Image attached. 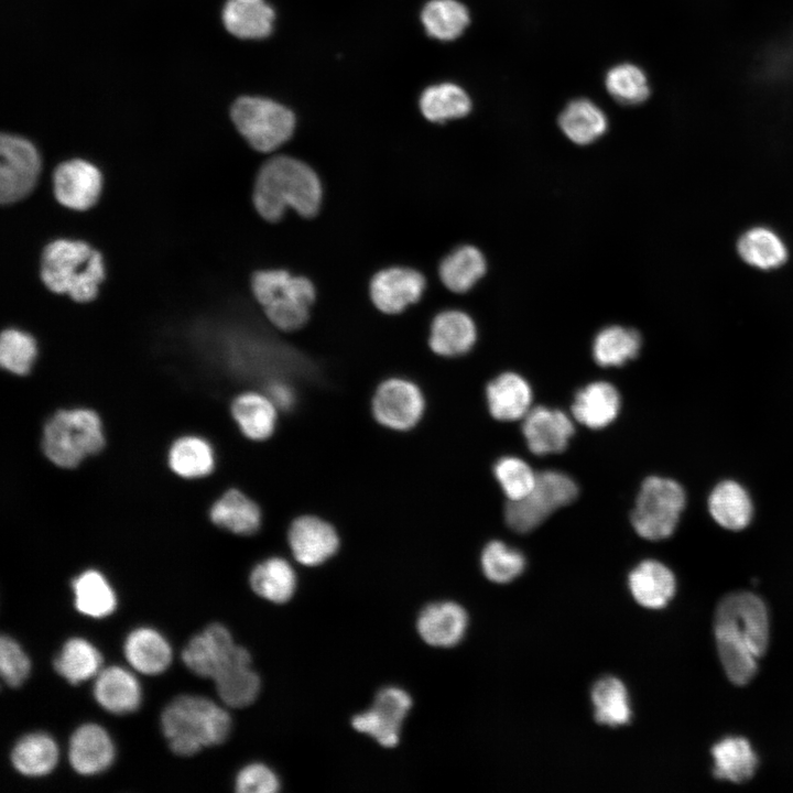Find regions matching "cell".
Instances as JSON below:
<instances>
[{
  "label": "cell",
  "instance_id": "6da1fadb",
  "mask_svg": "<svg viewBox=\"0 0 793 793\" xmlns=\"http://www.w3.org/2000/svg\"><path fill=\"white\" fill-rule=\"evenodd\" d=\"M714 629L726 675L736 685L747 684L754 676L758 660L769 642L764 602L748 591L727 595L717 606Z\"/></svg>",
  "mask_w": 793,
  "mask_h": 793
},
{
  "label": "cell",
  "instance_id": "7a4b0ae2",
  "mask_svg": "<svg viewBox=\"0 0 793 793\" xmlns=\"http://www.w3.org/2000/svg\"><path fill=\"white\" fill-rule=\"evenodd\" d=\"M322 184L304 162L275 156L260 169L253 191V204L262 218L276 221L292 208L303 217L314 216L322 203Z\"/></svg>",
  "mask_w": 793,
  "mask_h": 793
},
{
  "label": "cell",
  "instance_id": "3957f363",
  "mask_svg": "<svg viewBox=\"0 0 793 793\" xmlns=\"http://www.w3.org/2000/svg\"><path fill=\"white\" fill-rule=\"evenodd\" d=\"M161 726L171 750L189 757L204 747L222 743L230 732L231 718L225 708L206 697L182 695L164 708Z\"/></svg>",
  "mask_w": 793,
  "mask_h": 793
},
{
  "label": "cell",
  "instance_id": "277c9868",
  "mask_svg": "<svg viewBox=\"0 0 793 793\" xmlns=\"http://www.w3.org/2000/svg\"><path fill=\"white\" fill-rule=\"evenodd\" d=\"M105 278L101 254L83 241L58 239L42 254L41 279L55 293H66L76 302H89Z\"/></svg>",
  "mask_w": 793,
  "mask_h": 793
},
{
  "label": "cell",
  "instance_id": "5b68a950",
  "mask_svg": "<svg viewBox=\"0 0 793 793\" xmlns=\"http://www.w3.org/2000/svg\"><path fill=\"white\" fill-rule=\"evenodd\" d=\"M42 444L52 463L75 467L104 447L101 421L88 409L59 410L45 424Z\"/></svg>",
  "mask_w": 793,
  "mask_h": 793
},
{
  "label": "cell",
  "instance_id": "8992f818",
  "mask_svg": "<svg viewBox=\"0 0 793 793\" xmlns=\"http://www.w3.org/2000/svg\"><path fill=\"white\" fill-rule=\"evenodd\" d=\"M686 504L682 484L665 476H649L640 486L630 522L641 537L661 541L675 532Z\"/></svg>",
  "mask_w": 793,
  "mask_h": 793
},
{
  "label": "cell",
  "instance_id": "52a82bcc",
  "mask_svg": "<svg viewBox=\"0 0 793 793\" xmlns=\"http://www.w3.org/2000/svg\"><path fill=\"white\" fill-rule=\"evenodd\" d=\"M427 402L421 385L405 376L381 379L369 398V413L382 430L393 434H409L422 423Z\"/></svg>",
  "mask_w": 793,
  "mask_h": 793
},
{
  "label": "cell",
  "instance_id": "ba28073f",
  "mask_svg": "<svg viewBox=\"0 0 793 793\" xmlns=\"http://www.w3.org/2000/svg\"><path fill=\"white\" fill-rule=\"evenodd\" d=\"M578 496L576 482L558 470L537 474L531 492L521 500L508 501L504 520L518 533H528L542 524L557 509L571 504Z\"/></svg>",
  "mask_w": 793,
  "mask_h": 793
},
{
  "label": "cell",
  "instance_id": "9c48e42d",
  "mask_svg": "<svg viewBox=\"0 0 793 793\" xmlns=\"http://www.w3.org/2000/svg\"><path fill=\"white\" fill-rule=\"evenodd\" d=\"M231 119L257 151L271 152L290 139L295 128L293 112L281 104L260 97H241L231 107Z\"/></svg>",
  "mask_w": 793,
  "mask_h": 793
},
{
  "label": "cell",
  "instance_id": "30bf717a",
  "mask_svg": "<svg viewBox=\"0 0 793 793\" xmlns=\"http://www.w3.org/2000/svg\"><path fill=\"white\" fill-rule=\"evenodd\" d=\"M286 541L294 560L314 567L334 557L340 547L337 528L316 512L295 514L286 530Z\"/></svg>",
  "mask_w": 793,
  "mask_h": 793
},
{
  "label": "cell",
  "instance_id": "8fae6325",
  "mask_svg": "<svg viewBox=\"0 0 793 793\" xmlns=\"http://www.w3.org/2000/svg\"><path fill=\"white\" fill-rule=\"evenodd\" d=\"M0 202L11 204L33 189L41 169L34 145L17 135L2 134L0 140Z\"/></svg>",
  "mask_w": 793,
  "mask_h": 793
},
{
  "label": "cell",
  "instance_id": "7c38bea8",
  "mask_svg": "<svg viewBox=\"0 0 793 793\" xmlns=\"http://www.w3.org/2000/svg\"><path fill=\"white\" fill-rule=\"evenodd\" d=\"M411 706L412 699L404 689L384 687L376 695L371 708L356 715L351 725L381 746L391 748L399 742L401 727Z\"/></svg>",
  "mask_w": 793,
  "mask_h": 793
},
{
  "label": "cell",
  "instance_id": "4fadbf2b",
  "mask_svg": "<svg viewBox=\"0 0 793 793\" xmlns=\"http://www.w3.org/2000/svg\"><path fill=\"white\" fill-rule=\"evenodd\" d=\"M315 287L305 276L286 273L261 305L270 323L282 332H295L308 321Z\"/></svg>",
  "mask_w": 793,
  "mask_h": 793
},
{
  "label": "cell",
  "instance_id": "5bb4252c",
  "mask_svg": "<svg viewBox=\"0 0 793 793\" xmlns=\"http://www.w3.org/2000/svg\"><path fill=\"white\" fill-rule=\"evenodd\" d=\"M230 414L240 433L254 443L271 441L281 424V412L271 398L259 390L237 394L230 404Z\"/></svg>",
  "mask_w": 793,
  "mask_h": 793
},
{
  "label": "cell",
  "instance_id": "9a60e30c",
  "mask_svg": "<svg viewBox=\"0 0 793 793\" xmlns=\"http://www.w3.org/2000/svg\"><path fill=\"white\" fill-rule=\"evenodd\" d=\"M706 509L710 519L721 529L740 532L754 518V501L749 489L739 480L725 478L708 492Z\"/></svg>",
  "mask_w": 793,
  "mask_h": 793
},
{
  "label": "cell",
  "instance_id": "2e32d148",
  "mask_svg": "<svg viewBox=\"0 0 793 793\" xmlns=\"http://www.w3.org/2000/svg\"><path fill=\"white\" fill-rule=\"evenodd\" d=\"M237 648L226 627L211 623L187 642L182 651V660L197 676L213 680L233 656Z\"/></svg>",
  "mask_w": 793,
  "mask_h": 793
},
{
  "label": "cell",
  "instance_id": "e0dca14e",
  "mask_svg": "<svg viewBox=\"0 0 793 793\" xmlns=\"http://www.w3.org/2000/svg\"><path fill=\"white\" fill-rule=\"evenodd\" d=\"M425 289L424 276L410 268L392 267L379 271L370 282V296L384 314H399L417 302Z\"/></svg>",
  "mask_w": 793,
  "mask_h": 793
},
{
  "label": "cell",
  "instance_id": "ac0fdd59",
  "mask_svg": "<svg viewBox=\"0 0 793 793\" xmlns=\"http://www.w3.org/2000/svg\"><path fill=\"white\" fill-rule=\"evenodd\" d=\"M54 194L58 203L86 210L98 199L101 174L93 164L76 159L61 163L53 174Z\"/></svg>",
  "mask_w": 793,
  "mask_h": 793
},
{
  "label": "cell",
  "instance_id": "d6986e66",
  "mask_svg": "<svg viewBox=\"0 0 793 793\" xmlns=\"http://www.w3.org/2000/svg\"><path fill=\"white\" fill-rule=\"evenodd\" d=\"M574 431L572 420L561 410L536 406L523 417L522 433L535 455L564 452Z\"/></svg>",
  "mask_w": 793,
  "mask_h": 793
},
{
  "label": "cell",
  "instance_id": "ffe728a7",
  "mask_svg": "<svg viewBox=\"0 0 793 793\" xmlns=\"http://www.w3.org/2000/svg\"><path fill=\"white\" fill-rule=\"evenodd\" d=\"M115 759V746L108 732L97 724H84L72 735L68 760L82 775H94L107 770Z\"/></svg>",
  "mask_w": 793,
  "mask_h": 793
},
{
  "label": "cell",
  "instance_id": "44dd1931",
  "mask_svg": "<svg viewBox=\"0 0 793 793\" xmlns=\"http://www.w3.org/2000/svg\"><path fill=\"white\" fill-rule=\"evenodd\" d=\"M213 681L222 703L232 708L249 706L260 691V677L251 667L250 653L239 645Z\"/></svg>",
  "mask_w": 793,
  "mask_h": 793
},
{
  "label": "cell",
  "instance_id": "7402d4cb",
  "mask_svg": "<svg viewBox=\"0 0 793 793\" xmlns=\"http://www.w3.org/2000/svg\"><path fill=\"white\" fill-rule=\"evenodd\" d=\"M468 626L465 609L453 601L435 602L420 613L416 628L430 645L450 648L460 642Z\"/></svg>",
  "mask_w": 793,
  "mask_h": 793
},
{
  "label": "cell",
  "instance_id": "603a6c76",
  "mask_svg": "<svg viewBox=\"0 0 793 793\" xmlns=\"http://www.w3.org/2000/svg\"><path fill=\"white\" fill-rule=\"evenodd\" d=\"M209 515L214 524L237 535L257 533L264 520L260 504L237 488L226 490L211 506Z\"/></svg>",
  "mask_w": 793,
  "mask_h": 793
},
{
  "label": "cell",
  "instance_id": "cb8c5ba5",
  "mask_svg": "<svg viewBox=\"0 0 793 793\" xmlns=\"http://www.w3.org/2000/svg\"><path fill=\"white\" fill-rule=\"evenodd\" d=\"M477 330L472 319L460 311H445L435 316L431 325L428 346L441 357L465 355L475 345Z\"/></svg>",
  "mask_w": 793,
  "mask_h": 793
},
{
  "label": "cell",
  "instance_id": "d4e9b609",
  "mask_svg": "<svg viewBox=\"0 0 793 793\" xmlns=\"http://www.w3.org/2000/svg\"><path fill=\"white\" fill-rule=\"evenodd\" d=\"M628 584L636 601L650 609L665 607L676 589L673 572L656 560H644L636 566L629 574Z\"/></svg>",
  "mask_w": 793,
  "mask_h": 793
},
{
  "label": "cell",
  "instance_id": "484cf974",
  "mask_svg": "<svg viewBox=\"0 0 793 793\" xmlns=\"http://www.w3.org/2000/svg\"><path fill=\"white\" fill-rule=\"evenodd\" d=\"M486 397L490 414L499 421L523 420L531 410V387L515 372H503L491 380Z\"/></svg>",
  "mask_w": 793,
  "mask_h": 793
},
{
  "label": "cell",
  "instance_id": "4316f807",
  "mask_svg": "<svg viewBox=\"0 0 793 793\" xmlns=\"http://www.w3.org/2000/svg\"><path fill=\"white\" fill-rule=\"evenodd\" d=\"M96 702L107 711L132 713L140 706L141 687L135 676L120 666H109L97 674L93 688Z\"/></svg>",
  "mask_w": 793,
  "mask_h": 793
},
{
  "label": "cell",
  "instance_id": "83f0119b",
  "mask_svg": "<svg viewBox=\"0 0 793 793\" xmlns=\"http://www.w3.org/2000/svg\"><path fill=\"white\" fill-rule=\"evenodd\" d=\"M620 405V394L611 383L595 381L575 394L572 414L580 424L599 430L616 420Z\"/></svg>",
  "mask_w": 793,
  "mask_h": 793
},
{
  "label": "cell",
  "instance_id": "f1b7e54d",
  "mask_svg": "<svg viewBox=\"0 0 793 793\" xmlns=\"http://www.w3.org/2000/svg\"><path fill=\"white\" fill-rule=\"evenodd\" d=\"M123 649L129 664L146 675L164 672L172 661L170 643L152 628L140 627L131 631L124 641Z\"/></svg>",
  "mask_w": 793,
  "mask_h": 793
},
{
  "label": "cell",
  "instance_id": "f546056e",
  "mask_svg": "<svg viewBox=\"0 0 793 793\" xmlns=\"http://www.w3.org/2000/svg\"><path fill=\"white\" fill-rule=\"evenodd\" d=\"M222 21L237 37L263 39L272 32L274 11L264 0H228Z\"/></svg>",
  "mask_w": 793,
  "mask_h": 793
},
{
  "label": "cell",
  "instance_id": "4dcf8cb0",
  "mask_svg": "<svg viewBox=\"0 0 793 793\" xmlns=\"http://www.w3.org/2000/svg\"><path fill=\"white\" fill-rule=\"evenodd\" d=\"M250 586L260 597L283 604L290 600L296 588V574L289 561L270 556L258 563L250 573Z\"/></svg>",
  "mask_w": 793,
  "mask_h": 793
},
{
  "label": "cell",
  "instance_id": "1f68e13d",
  "mask_svg": "<svg viewBox=\"0 0 793 793\" xmlns=\"http://www.w3.org/2000/svg\"><path fill=\"white\" fill-rule=\"evenodd\" d=\"M58 761L55 740L44 732L20 738L11 751L13 768L26 776H43L53 771Z\"/></svg>",
  "mask_w": 793,
  "mask_h": 793
},
{
  "label": "cell",
  "instance_id": "d6a6232c",
  "mask_svg": "<svg viewBox=\"0 0 793 793\" xmlns=\"http://www.w3.org/2000/svg\"><path fill=\"white\" fill-rule=\"evenodd\" d=\"M714 775L717 779L740 783L749 780L758 765V758L748 740L728 737L711 748Z\"/></svg>",
  "mask_w": 793,
  "mask_h": 793
},
{
  "label": "cell",
  "instance_id": "836d02e7",
  "mask_svg": "<svg viewBox=\"0 0 793 793\" xmlns=\"http://www.w3.org/2000/svg\"><path fill=\"white\" fill-rule=\"evenodd\" d=\"M74 605L80 613L104 618L111 615L117 606L115 590L106 577L96 569H87L72 582Z\"/></svg>",
  "mask_w": 793,
  "mask_h": 793
},
{
  "label": "cell",
  "instance_id": "e575fe53",
  "mask_svg": "<svg viewBox=\"0 0 793 793\" xmlns=\"http://www.w3.org/2000/svg\"><path fill=\"white\" fill-rule=\"evenodd\" d=\"M558 124L574 143L585 145L597 140L607 129L601 109L588 99H575L562 111Z\"/></svg>",
  "mask_w": 793,
  "mask_h": 793
},
{
  "label": "cell",
  "instance_id": "d590c367",
  "mask_svg": "<svg viewBox=\"0 0 793 793\" xmlns=\"http://www.w3.org/2000/svg\"><path fill=\"white\" fill-rule=\"evenodd\" d=\"M101 663L97 648L78 637L68 639L53 662L55 671L74 685L97 675Z\"/></svg>",
  "mask_w": 793,
  "mask_h": 793
},
{
  "label": "cell",
  "instance_id": "8d00e7d4",
  "mask_svg": "<svg viewBox=\"0 0 793 793\" xmlns=\"http://www.w3.org/2000/svg\"><path fill=\"white\" fill-rule=\"evenodd\" d=\"M170 468L183 478H198L209 475L215 467L211 445L198 436H183L169 450Z\"/></svg>",
  "mask_w": 793,
  "mask_h": 793
},
{
  "label": "cell",
  "instance_id": "74e56055",
  "mask_svg": "<svg viewBox=\"0 0 793 793\" xmlns=\"http://www.w3.org/2000/svg\"><path fill=\"white\" fill-rule=\"evenodd\" d=\"M485 272V258L471 246L455 249L439 265L442 282L447 289L457 293L470 290Z\"/></svg>",
  "mask_w": 793,
  "mask_h": 793
},
{
  "label": "cell",
  "instance_id": "f35d334b",
  "mask_svg": "<svg viewBox=\"0 0 793 793\" xmlns=\"http://www.w3.org/2000/svg\"><path fill=\"white\" fill-rule=\"evenodd\" d=\"M641 343V336L637 330L609 326L595 337L593 356L601 367H620L638 356Z\"/></svg>",
  "mask_w": 793,
  "mask_h": 793
},
{
  "label": "cell",
  "instance_id": "ab89813d",
  "mask_svg": "<svg viewBox=\"0 0 793 793\" xmlns=\"http://www.w3.org/2000/svg\"><path fill=\"white\" fill-rule=\"evenodd\" d=\"M423 116L432 122H445L469 113L471 101L467 93L452 83L434 85L420 98Z\"/></svg>",
  "mask_w": 793,
  "mask_h": 793
},
{
  "label": "cell",
  "instance_id": "60d3db41",
  "mask_svg": "<svg viewBox=\"0 0 793 793\" xmlns=\"http://www.w3.org/2000/svg\"><path fill=\"white\" fill-rule=\"evenodd\" d=\"M591 700L598 724L618 727L630 721L627 688L619 678L606 676L596 682L591 689Z\"/></svg>",
  "mask_w": 793,
  "mask_h": 793
},
{
  "label": "cell",
  "instance_id": "b9f144b4",
  "mask_svg": "<svg viewBox=\"0 0 793 793\" xmlns=\"http://www.w3.org/2000/svg\"><path fill=\"white\" fill-rule=\"evenodd\" d=\"M421 19L427 34L442 41L458 37L469 24L467 8L457 0H431Z\"/></svg>",
  "mask_w": 793,
  "mask_h": 793
},
{
  "label": "cell",
  "instance_id": "7bdbcfd3",
  "mask_svg": "<svg viewBox=\"0 0 793 793\" xmlns=\"http://www.w3.org/2000/svg\"><path fill=\"white\" fill-rule=\"evenodd\" d=\"M738 251L747 263L762 270L781 265L787 257L783 241L767 228H753L743 233L738 242Z\"/></svg>",
  "mask_w": 793,
  "mask_h": 793
},
{
  "label": "cell",
  "instance_id": "ee69618b",
  "mask_svg": "<svg viewBox=\"0 0 793 793\" xmlns=\"http://www.w3.org/2000/svg\"><path fill=\"white\" fill-rule=\"evenodd\" d=\"M605 85L610 96L622 105H639L650 96L644 72L629 63L610 68L606 74Z\"/></svg>",
  "mask_w": 793,
  "mask_h": 793
},
{
  "label": "cell",
  "instance_id": "f6af8a7d",
  "mask_svg": "<svg viewBox=\"0 0 793 793\" xmlns=\"http://www.w3.org/2000/svg\"><path fill=\"white\" fill-rule=\"evenodd\" d=\"M480 564L489 580L506 584L521 575L525 560L518 550L509 547L501 541H491L481 552Z\"/></svg>",
  "mask_w": 793,
  "mask_h": 793
},
{
  "label": "cell",
  "instance_id": "bcb514c9",
  "mask_svg": "<svg viewBox=\"0 0 793 793\" xmlns=\"http://www.w3.org/2000/svg\"><path fill=\"white\" fill-rule=\"evenodd\" d=\"M493 474L508 501L526 497L535 486L537 477L526 461L514 456H506L497 460Z\"/></svg>",
  "mask_w": 793,
  "mask_h": 793
},
{
  "label": "cell",
  "instance_id": "7dc6e473",
  "mask_svg": "<svg viewBox=\"0 0 793 793\" xmlns=\"http://www.w3.org/2000/svg\"><path fill=\"white\" fill-rule=\"evenodd\" d=\"M36 357V343L32 336L17 329L3 330L0 337L1 366L14 374H26Z\"/></svg>",
  "mask_w": 793,
  "mask_h": 793
},
{
  "label": "cell",
  "instance_id": "c3c4849f",
  "mask_svg": "<svg viewBox=\"0 0 793 793\" xmlns=\"http://www.w3.org/2000/svg\"><path fill=\"white\" fill-rule=\"evenodd\" d=\"M31 664L20 644L9 636L0 639V673L4 683L19 687L28 677Z\"/></svg>",
  "mask_w": 793,
  "mask_h": 793
},
{
  "label": "cell",
  "instance_id": "681fc988",
  "mask_svg": "<svg viewBox=\"0 0 793 793\" xmlns=\"http://www.w3.org/2000/svg\"><path fill=\"white\" fill-rule=\"evenodd\" d=\"M235 786L239 793H274L280 789V781L269 767L251 763L239 771Z\"/></svg>",
  "mask_w": 793,
  "mask_h": 793
},
{
  "label": "cell",
  "instance_id": "f907efd6",
  "mask_svg": "<svg viewBox=\"0 0 793 793\" xmlns=\"http://www.w3.org/2000/svg\"><path fill=\"white\" fill-rule=\"evenodd\" d=\"M263 391L284 415L292 413L300 404V391L291 379L273 377L268 379Z\"/></svg>",
  "mask_w": 793,
  "mask_h": 793
}]
</instances>
